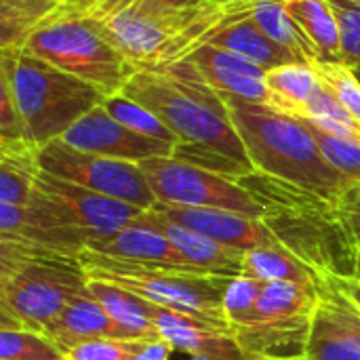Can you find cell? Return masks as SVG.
<instances>
[{"mask_svg": "<svg viewBox=\"0 0 360 360\" xmlns=\"http://www.w3.org/2000/svg\"><path fill=\"white\" fill-rule=\"evenodd\" d=\"M270 105L276 112L297 116L319 89V76L310 63L291 61L266 72Z\"/></svg>", "mask_w": 360, "mask_h": 360, "instance_id": "25", "label": "cell"}, {"mask_svg": "<svg viewBox=\"0 0 360 360\" xmlns=\"http://www.w3.org/2000/svg\"><path fill=\"white\" fill-rule=\"evenodd\" d=\"M38 162L49 175L124 200L143 211H150L156 205L148 177L137 162L80 152L61 139L42 146L38 152Z\"/></svg>", "mask_w": 360, "mask_h": 360, "instance_id": "10", "label": "cell"}, {"mask_svg": "<svg viewBox=\"0 0 360 360\" xmlns=\"http://www.w3.org/2000/svg\"><path fill=\"white\" fill-rule=\"evenodd\" d=\"M133 63L137 72H160L186 61L211 36L240 19L238 8L213 0L188 8H160L146 2L82 13Z\"/></svg>", "mask_w": 360, "mask_h": 360, "instance_id": "2", "label": "cell"}, {"mask_svg": "<svg viewBox=\"0 0 360 360\" xmlns=\"http://www.w3.org/2000/svg\"><path fill=\"white\" fill-rule=\"evenodd\" d=\"M122 93L152 110L179 143L213 150L253 169L224 97L207 84L190 59L160 72H137Z\"/></svg>", "mask_w": 360, "mask_h": 360, "instance_id": "3", "label": "cell"}, {"mask_svg": "<svg viewBox=\"0 0 360 360\" xmlns=\"http://www.w3.org/2000/svg\"><path fill=\"white\" fill-rule=\"evenodd\" d=\"M310 65L314 68L319 82L333 93V97L360 124V80L352 65L346 61H329V59H321Z\"/></svg>", "mask_w": 360, "mask_h": 360, "instance_id": "31", "label": "cell"}, {"mask_svg": "<svg viewBox=\"0 0 360 360\" xmlns=\"http://www.w3.org/2000/svg\"><path fill=\"white\" fill-rule=\"evenodd\" d=\"M249 360H308V359H266V356H259V359H249Z\"/></svg>", "mask_w": 360, "mask_h": 360, "instance_id": "47", "label": "cell"}, {"mask_svg": "<svg viewBox=\"0 0 360 360\" xmlns=\"http://www.w3.org/2000/svg\"><path fill=\"white\" fill-rule=\"evenodd\" d=\"M40 148L30 139H0V202L27 205L36 177L40 175L38 162Z\"/></svg>", "mask_w": 360, "mask_h": 360, "instance_id": "22", "label": "cell"}, {"mask_svg": "<svg viewBox=\"0 0 360 360\" xmlns=\"http://www.w3.org/2000/svg\"><path fill=\"white\" fill-rule=\"evenodd\" d=\"M304 124L312 131L325 160L333 169H338L342 175H346L348 179L360 181V141L331 135V133H327L314 124H308V122H304Z\"/></svg>", "mask_w": 360, "mask_h": 360, "instance_id": "33", "label": "cell"}, {"mask_svg": "<svg viewBox=\"0 0 360 360\" xmlns=\"http://www.w3.org/2000/svg\"><path fill=\"white\" fill-rule=\"evenodd\" d=\"M259 2H270V0H234L232 4L238 8V13L245 17L247 15V11L251 8V6H255V4H259Z\"/></svg>", "mask_w": 360, "mask_h": 360, "instance_id": "42", "label": "cell"}, {"mask_svg": "<svg viewBox=\"0 0 360 360\" xmlns=\"http://www.w3.org/2000/svg\"><path fill=\"white\" fill-rule=\"evenodd\" d=\"M213 2H217V4H230V2H234V0H213Z\"/></svg>", "mask_w": 360, "mask_h": 360, "instance_id": "48", "label": "cell"}, {"mask_svg": "<svg viewBox=\"0 0 360 360\" xmlns=\"http://www.w3.org/2000/svg\"><path fill=\"white\" fill-rule=\"evenodd\" d=\"M129 2H135V0H103V2L93 4V6L86 8L84 13L105 11V8L122 6V4H129ZM139 2H146V4H150V6H160V8H188V6H198V4L209 2V0H139Z\"/></svg>", "mask_w": 360, "mask_h": 360, "instance_id": "39", "label": "cell"}, {"mask_svg": "<svg viewBox=\"0 0 360 360\" xmlns=\"http://www.w3.org/2000/svg\"><path fill=\"white\" fill-rule=\"evenodd\" d=\"M150 211L238 251H253V249L285 251L283 245L274 238V234L264 226L262 219L247 217L243 213L211 209V207H175L165 202H156Z\"/></svg>", "mask_w": 360, "mask_h": 360, "instance_id": "15", "label": "cell"}, {"mask_svg": "<svg viewBox=\"0 0 360 360\" xmlns=\"http://www.w3.org/2000/svg\"><path fill=\"white\" fill-rule=\"evenodd\" d=\"M352 70L356 72V76H359V80H360V65H352Z\"/></svg>", "mask_w": 360, "mask_h": 360, "instance_id": "49", "label": "cell"}, {"mask_svg": "<svg viewBox=\"0 0 360 360\" xmlns=\"http://www.w3.org/2000/svg\"><path fill=\"white\" fill-rule=\"evenodd\" d=\"M207 44L230 51L264 70H272L291 61H297L289 51L270 40L251 17H240L219 27Z\"/></svg>", "mask_w": 360, "mask_h": 360, "instance_id": "21", "label": "cell"}, {"mask_svg": "<svg viewBox=\"0 0 360 360\" xmlns=\"http://www.w3.org/2000/svg\"><path fill=\"white\" fill-rule=\"evenodd\" d=\"M0 74L11 86L30 141L38 148L61 139L105 99L97 86L27 51H0Z\"/></svg>", "mask_w": 360, "mask_h": 360, "instance_id": "6", "label": "cell"}, {"mask_svg": "<svg viewBox=\"0 0 360 360\" xmlns=\"http://www.w3.org/2000/svg\"><path fill=\"white\" fill-rule=\"evenodd\" d=\"M80 264L91 281L118 285L152 304L194 316L205 325L232 335L224 314V297L232 283L230 276L124 262L89 249L80 255Z\"/></svg>", "mask_w": 360, "mask_h": 360, "instance_id": "7", "label": "cell"}, {"mask_svg": "<svg viewBox=\"0 0 360 360\" xmlns=\"http://www.w3.org/2000/svg\"><path fill=\"white\" fill-rule=\"evenodd\" d=\"M86 291L89 276L80 259L0 240V329L44 333Z\"/></svg>", "mask_w": 360, "mask_h": 360, "instance_id": "5", "label": "cell"}, {"mask_svg": "<svg viewBox=\"0 0 360 360\" xmlns=\"http://www.w3.org/2000/svg\"><path fill=\"white\" fill-rule=\"evenodd\" d=\"M143 213L131 226H127L114 234L91 236L86 249L93 253L124 259V262L167 266V268H179V270H198V268H192L181 257V253L175 249V245L162 232H158L154 226H150L146 221Z\"/></svg>", "mask_w": 360, "mask_h": 360, "instance_id": "17", "label": "cell"}, {"mask_svg": "<svg viewBox=\"0 0 360 360\" xmlns=\"http://www.w3.org/2000/svg\"><path fill=\"white\" fill-rule=\"evenodd\" d=\"M61 350L32 329H0V360H59Z\"/></svg>", "mask_w": 360, "mask_h": 360, "instance_id": "32", "label": "cell"}, {"mask_svg": "<svg viewBox=\"0 0 360 360\" xmlns=\"http://www.w3.org/2000/svg\"><path fill=\"white\" fill-rule=\"evenodd\" d=\"M65 6L55 0H0V51H23L32 34Z\"/></svg>", "mask_w": 360, "mask_h": 360, "instance_id": "23", "label": "cell"}, {"mask_svg": "<svg viewBox=\"0 0 360 360\" xmlns=\"http://www.w3.org/2000/svg\"><path fill=\"white\" fill-rule=\"evenodd\" d=\"M103 108L124 127H129L131 131L139 133V135H146V137H152V139H158V141H167V143H173L177 146L179 139L177 135L152 112L148 110L146 105L133 101L131 97H127L124 93H118V95H110L103 99Z\"/></svg>", "mask_w": 360, "mask_h": 360, "instance_id": "30", "label": "cell"}, {"mask_svg": "<svg viewBox=\"0 0 360 360\" xmlns=\"http://www.w3.org/2000/svg\"><path fill=\"white\" fill-rule=\"evenodd\" d=\"M36 190L42 192L72 226L84 230L89 238L114 234L131 226L143 213V209L135 205L93 192L44 171L36 177Z\"/></svg>", "mask_w": 360, "mask_h": 360, "instance_id": "12", "label": "cell"}, {"mask_svg": "<svg viewBox=\"0 0 360 360\" xmlns=\"http://www.w3.org/2000/svg\"><path fill=\"white\" fill-rule=\"evenodd\" d=\"M0 139H30L25 124L17 112L11 86L0 74Z\"/></svg>", "mask_w": 360, "mask_h": 360, "instance_id": "37", "label": "cell"}, {"mask_svg": "<svg viewBox=\"0 0 360 360\" xmlns=\"http://www.w3.org/2000/svg\"><path fill=\"white\" fill-rule=\"evenodd\" d=\"M262 291V281L249 278V276H236L232 278L226 297H224V314L230 325V329L243 321H247L257 304Z\"/></svg>", "mask_w": 360, "mask_h": 360, "instance_id": "35", "label": "cell"}, {"mask_svg": "<svg viewBox=\"0 0 360 360\" xmlns=\"http://www.w3.org/2000/svg\"><path fill=\"white\" fill-rule=\"evenodd\" d=\"M44 335L61 350L63 356L72 348L93 340H103V338L131 340L89 291L76 297L55 321H51L44 327Z\"/></svg>", "mask_w": 360, "mask_h": 360, "instance_id": "19", "label": "cell"}, {"mask_svg": "<svg viewBox=\"0 0 360 360\" xmlns=\"http://www.w3.org/2000/svg\"><path fill=\"white\" fill-rule=\"evenodd\" d=\"M89 4H91V0H80V13H84L89 8Z\"/></svg>", "mask_w": 360, "mask_h": 360, "instance_id": "46", "label": "cell"}, {"mask_svg": "<svg viewBox=\"0 0 360 360\" xmlns=\"http://www.w3.org/2000/svg\"><path fill=\"white\" fill-rule=\"evenodd\" d=\"M23 51L97 86L105 97L122 93L137 74L133 63L101 34L97 23L72 11V4L36 30Z\"/></svg>", "mask_w": 360, "mask_h": 360, "instance_id": "8", "label": "cell"}, {"mask_svg": "<svg viewBox=\"0 0 360 360\" xmlns=\"http://www.w3.org/2000/svg\"><path fill=\"white\" fill-rule=\"evenodd\" d=\"M306 359L360 360V310L333 278H325L319 291Z\"/></svg>", "mask_w": 360, "mask_h": 360, "instance_id": "13", "label": "cell"}, {"mask_svg": "<svg viewBox=\"0 0 360 360\" xmlns=\"http://www.w3.org/2000/svg\"><path fill=\"white\" fill-rule=\"evenodd\" d=\"M333 281H335V285L360 308V283L352 281V278H333Z\"/></svg>", "mask_w": 360, "mask_h": 360, "instance_id": "41", "label": "cell"}, {"mask_svg": "<svg viewBox=\"0 0 360 360\" xmlns=\"http://www.w3.org/2000/svg\"><path fill=\"white\" fill-rule=\"evenodd\" d=\"M156 202L175 207H211L262 219V205L226 175L200 169L173 156L148 158L139 162Z\"/></svg>", "mask_w": 360, "mask_h": 360, "instance_id": "9", "label": "cell"}, {"mask_svg": "<svg viewBox=\"0 0 360 360\" xmlns=\"http://www.w3.org/2000/svg\"><path fill=\"white\" fill-rule=\"evenodd\" d=\"M97 2H103V0H91V4H89V8H91L93 4H97Z\"/></svg>", "mask_w": 360, "mask_h": 360, "instance_id": "50", "label": "cell"}, {"mask_svg": "<svg viewBox=\"0 0 360 360\" xmlns=\"http://www.w3.org/2000/svg\"><path fill=\"white\" fill-rule=\"evenodd\" d=\"M186 360H249V359H224V356H205V354H200V356H188Z\"/></svg>", "mask_w": 360, "mask_h": 360, "instance_id": "43", "label": "cell"}, {"mask_svg": "<svg viewBox=\"0 0 360 360\" xmlns=\"http://www.w3.org/2000/svg\"><path fill=\"white\" fill-rule=\"evenodd\" d=\"M293 21L329 61H344L342 36L329 0H281Z\"/></svg>", "mask_w": 360, "mask_h": 360, "instance_id": "28", "label": "cell"}, {"mask_svg": "<svg viewBox=\"0 0 360 360\" xmlns=\"http://www.w3.org/2000/svg\"><path fill=\"white\" fill-rule=\"evenodd\" d=\"M224 101L255 171L338 202L354 184L325 160L312 131L300 118L232 97H224Z\"/></svg>", "mask_w": 360, "mask_h": 360, "instance_id": "4", "label": "cell"}, {"mask_svg": "<svg viewBox=\"0 0 360 360\" xmlns=\"http://www.w3.org/2000/svg\"><path fill=\"white\" fill-rule=\"evenodd\" d=\"M188 59L196 65L207 84L221 97L270 105V91L266 84L268 70L213 44H202Z\"/></svg>", "mask_w": 360, "mask_h": 360, "instance_id": "16", "label": "cell"}, {"mask_svg": "<svg viewBox=\"0 0 360 360\" xmlns=\"http://www.w3.org/2000/svg\"><path fill=\"white\" fill-rule=\"evenodd\" d=\"M156 340V338H154ZM150 340H122V338H103L80 344L72 348L65 359L70 360H135Z\"/></svg>", "mask_w": 360, "mask_h": 360, "instance_id": "34", "label": "cell"}, {"mask_svg": "<svg viewBox=\"0 0 360 360\" xmlns=\"http://www.w3.org/2000/svg\"><path fill=\"white\" fill-rule=\"evenodd\" d=\"M340 207L352 228V234L360 243V181H354L340 198Z\"/></svg>", "mask_w": 360, "mask_h": 360, "instance_id": "38", "label": "cell"}, {"mask_svg": "<svg viewBox=\"0 0 360 360\" xmlns=\"http://www.w3.org/2000/svg\"><path fill=\"white\" fill-rule=\"evenodd\" d=\"M55 2H61V4H72V6H74V11H78V13H80V0H55Z\"/></svg>", "mask_w": 360, "mask_h": 360, "instance_id": "45", "label": "cell"}, {"mask_svg": "<svg viewBox=\"0 0 360 360\" xmlns=\"http://www.w3.org/2000/svg\"><path fill=\"white\" fill-rule=\"evenodd\" d=\"M352 281L360 283V243H359V253H356V270H354V278H352Z\"/></svg>", "mask_w": 360, "mask_h": 360, "instance_id": "44", "label": "cell"}, {"mask_svg": "<svg viewBox=\"0 0 360 360\" xmlns=\"http://www.w3.org/2000/svg\"><path fill=\"white\" fill-rule=\"evenodd\" d=\"M245 17H251L270 40H274L278 46L289 51L297 61L314 63L325 59L323 53L316 49V44L306 36V32L293 21V17L287 13L281 0L259 2L251 6Z\"/></svg>", "mask_w": 360, "mask_h": 360, "instance_id": "24", "label": "cell"}, {"mask_svg": "<svg viewBox=\"0 0 360 360\" xmlns=\"http://www.w3.org/2000/svg\"><path fill=\"white\" fill-rule=\"evenodd\" d=\"M143 217L150 226H154L158 232H162L175 245V249L181 253V257L192 268L213 272V274H221V276H230V278H236L243 274L245 251L215 243V240H211V238H207V236H202L190 228H184L175 221H169V219L156 215L154 211H146Z\"/></svg>", "mask_w": 360, "mask_h": 360, "instance_id": "20", "label": "cell"}, {"mask_svg": "<svg viewBox=\"0 0 360 360\" xmlns=\"http://www.w3.org/2000/svg\"><path fill=\"white\" fill-rule=\"evenodd\" d=\"M310 319H251L232 335L249 359H306Z\"/></svg>", "mask_w": 360, "mask_h": 360, "instance_id": "18", "label": "cell"}, {"mask_svg": "<svg viewBox=\"0 0 360 360\" xmlns=\"http://www.w3.org/2000/svg\"><path fill=\"white\" fill-rule=\"evenodd\" d=\"M68 146L97 154L108 158H118L127 162H141L148 158H162L173 156L175 146L167 141H158L146 135H139L131 131L129 127L120 124L105 108L103 103L93 108L89 114H84L63 137Z\"/></svg>", "mask_w": 360, "mask_h": 360, "instance_id": "14", "label": "cell"}, {"mask_svg": "<svg viewBox=\"0 0 360 360\" xmlns=\"http://www.w3.org/2000/svg\"><path fill=\"white\" fill-rule=\"evenodd\" d=\"M0 240L19 245L23 249L80 259V255L86 251L89 234L72 226L51 205V200L34 188L27 205L0 202Z\"/></svg>", "mask_w": 360, "mask_h": 360, "instance_id": "11", "label": "cell"}, {"mask_svg": "<svg viewBox=\"0 0 360 360\" xmlns=\"http://www.w3.org/2000/svg\"><path fill=\"white\" fill-rule=\"evenodd\" d=\"M319 291L321 289L316 287H306L297 283H283V281L262 283L255 310L247 321L251 319H310L319 302Z\"/></svg>", "mask_w": 360, "mask_h": 360, "instance_id": "29", "label": "cell"}, {"mask_svg": "<svg viewBox=\"0 0 360 360\" xmlns=\"http://www.w3.org/2000/svg\"><path fill=\"white\" fill-rule=\"evenodd\" d=\"M173 352H175V350H173L165 340L156 338V340H150V342L143 346V350L135 356V360H171Z\"/></svg>", "mask_w": 360, "mask_h": 360, "instance_id": "40", "label": "cell"}, {"mask_svg": "<svg viewBox=\"0 0 360 360\" xmlns=\"http://www.w3.org/2000/svg\"><path fill=\"white\" fill-rule=\"evenodd\" d=\"M262 283H297L306 287L321 289L325 278L306 266L302 259L281 249H253L245 251L243 257V274Z\"/></svg>", "mask_w": 360, "mask_h": 360, "instance_id": "27", "label": "cell"}, {"mask_svg": "<svg viewBox=\"0 0 360 360\" xmlns=\"http://www.w3.org/2000/svg\"><path fill=\"white\" fill-rule=\"evenodd\" d=\"M59 360H70V359H65V356H63V359H59Z\"/></svg>", "mask_w": 360, "mask_h": 360, "instance_id": "52", "label": "cell"}, {"mask_svg": "<svg viewBox=\"0 0 360 360\" xmlns=\"http://www.w3.org/2000/svg\"><path fill=\"white\" fill-rule=\"evenodd\" d=\"M348 2H354V4H360V0H348Z\"/></svg>", "mask_w": 360, "mask_h": 360, "instance_id": "51", "label": "cell"}, {"mask_svg": "<svg viewBox=\"0 0 360 360\" xmlns=\"http://www.w3.org/2000/svg\"><path fill=\"white\" fill-rule=\"evenodd\" d=\"M236 181L262 205V221L285 251L323 278H354L359 240L338 200L262 171Z\"/></svg>", "mask_w": 360, "mask_h": 360, "instance_id": "1", "label": "cell"}, {"mask_svg": "<svg viewBox=\"0 0 360 360\" xmlns=\"http://www.w3.org/2000/svg\"><path fill=\"white\" fill-rule=\"evenodd\" d=\"M329 2L340 25L342 57L350 65H360V4L348 0H329Z\"/></svg>", "mask_w": 360, "mask_h": 360, "instance_id": "36", "label": "cell"}, {"mask_svg": "<svg viewBox=\"0 0 360 360\" xmlns=\"http://www.w3.org/2000/svg\"><path fill=\"white\" fill-rule=\"evenodd\" d=\"M89 293L105 308L112 321L131 338V340H154L160 338L152 321L146 314L143 297L103 281L89 278Z\"/></svg>", "mask_w": 360, "mask_h": 360, "instance_id": "26", "label": "cell"}]
</instances>
